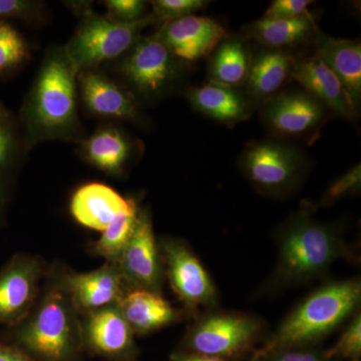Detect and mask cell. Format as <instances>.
<instances>
[{
  "mask_svg": "<svg viewBox=\"0 0 361 361\" xmlns=\"http://www.w3.org/2000/svg\"><path fill=\"white\" fill-rule=\"evenodd\" d=\"M78 73L63 45L45 51L18 121L26 153L44 142L80 144L85 139L78 115Z\"/></svg>",
  "mask_w": 361,
  "mask_h": 361,
  "instance_id": "6da1fadb",
  "label": "cell"
},
{
  "mask_svg": "<svg viewBox=\"0 0 361 361\" xmlns=\"http://www.w3.org/2000/svg\"><path fill=\"white\" fill-rule=\"evenodd\" d=\"M14 345L35 361H82L80 314L54 268L27 317L16 325Z\"/></svg>",
  "mask_w": 361,
  "mask_h": 361,
  "instance_id": "7a4b0ae2",
  "label": "cell"
},
{
  "mask_svg": "<svg viewBox=\"0 0 361 361\" xmlns=\"http://www.w3.org/2000/svg\"><path fill=\"white\" fill-rule=\"evenodd\" d=\"M344 254L345 243L334 225L299 213L285 225L280 236L273 286L301 283L319 276Z\"/></svg>",
  "mask_w": 361,
  "mask_h": 361,
  "instance_id": "3957f363",
  "label": "cell"
},
{
  "mask_svg": "<svg viewBox=\"0 0 361 361\" xmlns=\"http://www.w3.org/2000/svg\"><path fill=\"white\" fill-rule=\"evenodd\" d=\"M360 298L361 285L358 280L325 285L292 311L274 336L256 353L254 358L317 341L348 319L357 308Z\"/></svg>",
  "mask_w": 361,
  "mask_h": 361,
  "instance_id": "277c9868",
  "label": "cell"
},
{
  "mask_svg": "<svg viewBox=\"0 0 361 361\" xmlns=\"http://www.w3.org/2000/svg\"><path fill=\"white\" fill-rule=\"evenodd\" d=\"M82 20L68 44L63 45L78 73L122 58L147 26L157 23L149 13L134 23H118L80 6Z\"/></svg>",
  "mask_w": 361,
  "mask_h": 361,
  "instance_id": "5b68a950",
  "label": "cell"
},
{
  "mask_svg": "<svg viewBox=\"0 0 361 361\" xmlns=\"http://www.w3.org/2000/svg\"><path fill=\"white\" fill-rule=\"evenodd\" d=\"M116 71L123 87L135 99L153 101L163 97L180 77L178 59L171 52L159 32L140 37L118 59Z\"/></svg>",
  "mask_w": 361,
  "mask_h": 361,
  "instance_id": "8992f818",
  "label": "cell"
},
{
  "mask_svg": "<svg viewBox=\"0 0 361 361\" xmlns=\"http://www.w3.org/2000/svg\"><path fill=\"white\" fill-rule=\"evenodd\" d=\"M259 318L241 312H214L198 318L188 330L183 348L185 353L238 357L253 346L262 331Z\"/></svg>",
  "mask_w": 361,
  "mask_h": 361,
  "instance_id": "52a82bcc",
  "label": "cell"
},
{
  "mask_svg": "<svg viewBox=\"0 0 361 361\" xmlns=\"http://www.w3.org/2000/svg\"><path fill=\"white\" fill-rule=\"evenodd\" d=\"M240 164L252 184L270 195L293 189L305 167L300 151L278 140L251 142L242 154Z\"/></svg>",
  "mask_w": 361,
  "mask_h": 361,
  "instance_id": "ba28073f",
  "label": "cell"
},
{
  "mask_svg": "<svg viewBox=\"0 0 361 361\" xmlns=\"http://www.w3.org/2000/svg\"><path fill=\"white\" fill-rule=\"evenodd\" d=\"M159 247L165 276L187 312L196 315L201 307L213 306L215 285L190 247L177 238H161Z\"/></svg>",
  "mask_w": 361,
  "mask_h": 361,
  "instance_id": "9c48e42d",
  "label": "cell"
},
{
  "mask_svg": "<svg viewBox=\"0 0 361 361\" xmlns=\"http://www.w3.org/2000/svg\"><path fill=\"white\" fill-rule=\"evenodd\" d=\"M47 273L39 256L14 255L0 271V325L16 327L27 317L39 298Z\"/></svg>",
  "mask_w": 361,
  "mask_h": 361,
  "instance_id": "30bf717a",
  "label": "cell"
},
{
  "mask_svg": "<svg viewBox=\"0 0 361 361\" xmlns=\"http://www.w3.org/2000/svg\"><path fill=\"white\" fill-rule=\"evenodd\" d=\"M128 292L147 290L161 294L165 278L160 247L151 215L140 209L134 233L118 262Z\"/></svg>",
  "mask_w": 361,
  "mask_h": 361,
  "instance_id": "8fae6325",
  "label": "cell"
},
{
  "mask_svg": "<svg viewBox=\"0 0 361 361\" xmlns=\"http://www.w3.org/2000/svg\"><path fill=\"white\" fill-rule=\"evenodd\" d=\"M84 353L109 361H137L135 334L118 303L80 315Z\"/></svg>",
  "mask_w": 361,
  "mask_h": 361,
  "instance_id": "7c38bea8",
  "label": "cell"
},
{
  "mask_svg": "<svg viewBox=\"0 0 361 361\" xmlns=\"http://www.w3.org/2000/svg\"><path fill=\"white\" fill-rule=\"evenodd\" d=\"M54 268L80 315L118 303L128 292L116 262H106L87 273L75 272L59 265Z\"/></svg>",
  "mask_w": 361,
  "mask_h": 361,
  "instance_id": "4fadbf2b",
  "label": "cell"
},
{
  "mask_svg": "<svg viewBox=\"0 0 361 361\" xmlns=\"http://www.w3.org/2000/svg\"><path fill=\"white\" fill-rule=\"evenodd\" d=\"M78 97L90 115L104 120L141 122L139 102L115 80L97 70L78 73Z\"/></svg>",
  "mask_w": 361,
  "mask_h": 361,
  "instance_id": "5bb4252c",
  "label": "cell"
},
{
  "mask_svg": "<svg viewBox=\"0 0 361 361\" xmlns=\"http://www.w3.org/2000/svg\"><path fill=\"white\" fill-rule=\"evenodd\" d=\"M325 109L306 90H291L271 97L263 111V118L269 129L279 137H305L322 125Z\"/></svg>",
  "mask_w": 361,
  "mask_h": 361,
  "instance_id": "9a60e30c",
  "label": "cell"
},
{
  "mask_svg": "<svg viewBox=\"0 0 361 361\" xmlns=\"http://www.w3.org/2000/svg\"><path fill=\"white\" fill-rule=\"evenodd\" d=\"M158 32L176 58L185 61L206 58L226 39L220 23L195 14L164 23Z\"/></svg>",
  "mask_w": 361,
  "mask_h": 361,
  "instance_id": "2e32d148",
  "label": "cell"
},
{
  "mask_svg": "<svg viewBox=\"0 0 361 361\" xmlns=\"http://www.w3.org/2000/svg\"><path fill=\"white\" fill-rule=\"evenodd\" d=\"M134 141L120 128L104 125L80 142L82 158L113 178H122L135 156Z\"/></svg>",
  "mask_w": 361,
  "mask_h": 361,
  "instance_id": "e0dca14e",
  "label": "cell"
},
{
  "mask_svg": "<svg viewBox=\"0 0 361 361\" xmlns=\"http://www.w3.org/2000/svg\"><path fill=\"white\" fill-rule=\"evenodd\" d=\"M291 78L336 115L346 120L357 116V110L341 80L316 56L296 61Z\"/></svg>",
  "mask_w": 361,
  "mask_h": 361,
  "instance_id": "ac0fdd59",
  "label": "cell"
},
{
  "mask_svg": "<svg viewBox=\"0 0 361 361\" xmlns=\"http://www.w3.org/2000/svg\"><path fill=\"white\" fill-rule=\"evenodd\" d=\"M135 202L134 198H125L108 185L87 183L73 193L70 210L78 224L103 232L118 214L127 211Z\"/></svg>",
  "mask_w": 361,
  "mask_h": 361,
  "instance_id": "d6986e66",
  "label": "cell"
},
{
  "mask_svg": "<svg viewBox=\"0 0 361 361\" xmlns=\"http://www.w3.org/2000/svg\"><path fill=\"white\" fill-rule=\"evenodd\" d=\"M314 37V56L334 71L358 111L361 101L360 42L329 37L318 30Z\"/></svg>",
  "mask_w": 361,
  "mask_h": 361,
  "instance_id": "ffe728a7",
  "label": "cell"
},
{
  "mask_svg": "<svg viewBox=\"0 0 361 361\" xmlns=\"http://www.w3.org/2000/svg\"><path fill=\"white\" fill-rule=\"evenodd\" d=\"M118 306L135 336L152 334L180 318V311L173 307L161 294L151 291L127 292Z\"/></svg>",
  "mask_w": 361,
  "mask_h": 361,
  "instance_id": "44dd1931",
  "label": "cell"
},
{
  "mask_svg": "<svg viewBox=\"0 0 361 361\" xmlns=\"http://www.w3.org/2000/svg\"><path fill=\"white\" fill-rule=\"evenodd\" d=\"M188 101L195 110L226 125L243 122L250 116V104L234 87L212 84L188 90Z\"/></svg>",
  "mask_w": 361,
  "mask_h": 361,
  "instance_id": "7402d4cb",
  "label": "cell"
},
{
  "mask_svg": "<svg viewBox=\"0 0 361 361\" xmlns=\"http://www.w3.org/2000/svg\"><path fill=\"white\" fill-rule=\"evenodd\" d=\"M296 61L282 49H268L251 61L247 78L249 94L255 99H271L292 77Z\"/></svg>",
  "mask_w": 361,
  "mask_h": 361,
  "instance_id": "603a6c76",
  "label": "cell"
},
{
  "mask_svg": "<svg viewBox=\"0 0 361 361\" xmlns=\"http://www.w3.org/2000/svg\"><path fill=\"white\" fill-rule=\"evenodd\" d=\"M317 32L312 16L290 20L262 18L252 23L248 35L269 49H282L301 44Z\"/></svg>",
  "mask_w": 361,
  "mask_h": 361,
  "instance_id": "cb8c5ba5",
  "label": "cell"
},
{
  "mask_svg": "<svg viewBox=\"0 0 361 361\" xmlns=\"http://www.w3.org/2000/svg\"><path fill=\"white\" fill-rule=\"evenodd\" d=\"M251 61L248 49L242 40L223 39L211 63V82L237 89L247 82Z\"/></svg>",
  "mask_w": 361,
  "mask_h": 361,
  "instance_id": "d4e9b609",
  "label": "cell"
},
{
  "mask_svg": "<svg viewBox=\"0 0 361 361\" xmlns=\"http://www.w3.org/2000/svg\"><path fill=\"white\" fill-rule=\"evenodd\" d=\"M140 209L135 201L127 211L118 214L102 232L101 238L90 245L92 253L104 258L106 262L118 263L134 233Z\"/></svg>",
  "mask_w": 361,
  "mask_h": 361,
  "instance_id": "484cf974",
  "label": "cell"
},
{
  "mask_svg": "<svg viewBox=\"0 0 361 361\" xmlns=\"http://www.w3.org/2000/svg\"><path fill=\"white\" fill-rule=\"evenodd\" d=\"M26 155L18 121L11 113L0 115V174L11 179Z\"/></svg>",
  "mask_w": 361,
  "mask_h": 361,
  "instance_id": "4316f807",
  "label": "cell"
},
{
  "mask_svg": "<svg viewBox=\"0 0 361 361\" xmlns=\"http://www.w3.org/2000/svg\"><path fill=\"white\" fill-rule=\"evenodd\" d=\"M30 59V47L9 21H0V78L11 77Z\"/></svg>",
  "mask_w": 361,
  "mask_h": 361,
  "instance_id": "83f0119b",
  "label": "cell"
},
{
  "mask_svg": "<svg viewBox=\"0 0 361 361\" xmlns=\"http://www.w3.org/2000/svg\"><path fill=\"white\" fill-rule=\"evenodd\" d=\"M149 4L153 7L152 14L156 20L168 23L192 16L205 8L209 2L204 0H155Z\"/></svg>",
  "mask_w": 361,
  "mask_h": 361,
  "instance_id": "f1b7e54d",
  "label": "cell"
},
{
  "mask_svg": "<svg viewBox=\"0 0 361 361\" xmlns=\"http://www.w3.org/2000/svg\"><path fill=\"white\" fill-rule=\"evenodd\" d=\"M44 4L33 0H0V21L18 20L35 23L44 20Z\"/></svg>",
  "mask_w": 361,
  "mask_h": 361,
  "instance_id": "f546056e",
  "label": "cell"
},
{
  "mask_svg": "<svg viewBox=\"0 0 361 361\" xmlns=\"http://www.w3.org/2000/svg\"><path fill=\"white\" fill-rule=\"evenodd\" d=\"M361 353V316L356 314L348 329L344 330L339 341L334 348L324 353L327 360L334 357L353 358L357 360Z\"/></svg>",
  "mask_w": 361,
  "mask_h": 361,
  "instance_id": "4dcf8cb0",
  "label": "cell"
},
{
  "mask_svg": "<svg viewBox=\"0 0 361 361\" xmlns=\"http://www.w3.org/2000/svg\"><path fill=\"white\" fill-rule=\"evenodd\" d=\"M111 20L118 23H134L147 14V2L142 0H106L103 2Z\"/></svg>",
  "mask_w": 361,
  "mask_h": 361,
  "instance_id": "1f68e13d",
  "label": "cell"
},
{
  "mask_svg": "<svg viewBox=\"0 0 361 361\" xmlns=\"http://www.w3.org/2000/svg\"><path fill=\"white\" fill-rule=\"evenodd\" d=\"M361 185L360 165L355 166L348 173L332 183L322 198L323 205H330L344 197L360 191Z\"/></svg>",
  "mask_w": 361,
  "mask_h": 361,
  "instance_id": "d6a6232c",
  "label": "cell"
},
{
  "mask_svg": "<svg viewBox=\"0 0 361 361\" xmlns=\"http://www.w3.org/2000/svg\"><path fill=\"white\" fill-rule=\"evenodd\" d=\"M314 1L310 0H275L266 11L264 18L268 20H290L310 16L308 7Z\"/></svg>",
  "mask_w": 361,
  "mask_h": 361,
  "instance_id": "836d02e7",
  "label": "cell"
},
{
  "mask_svg": "<svg viewBox=\"0 0 361 361\" xmlns=\"http://www.w3.org/2000/svg\"><path fill=\"white\" fill-rule=\"evenodd\" d=\"M254 361H330L325 357L324 353H318L310 350H291L281 349L268 355L254 358Z\"/></svg>",
  "mask_w": 361,
  "mask_h": 361,
  "instance_id": "e575fe53",
  "label": "cell"
},
{
  "mask_svg": "<svg viewBox=\"0 0 361 361\" xmlns=\"http://www.w3.org/2000/svg\"><path fill=\"white\" fill-rule=\"evenodd\" d=\"M0 361H35L27 353L21 350L14 344H4L0 342Z\"/></svg>",
  "mask_w": 361,
  "mask_h": 361,
  "instance_id": "d590c367",
  "label": "cell"
},
{
  "mask_svg": "<svg viewBox=\"0 0 361 361\" xmlns=\"http://www.w3.org/2000/svg\"><path fill=\"white\" fill-rule=\"evenodd\" d=\"M11 178L0 174V225L6 220L7 208L11 200Z\"/></svg>",
  "mask_w": 361,
  "mask_h": 361,
  "instance_id": "8d00e7d4",
  "label": "cell"
},
{
  "mask_svg": "<svg viewBox=\"0 0 361 361\" xmlns=\"http://www.w3.org/2000/svg\"><path fill=\"white\" fill-rule=\"evenodd\" d=\"M171 361H228L215 356L196 355V353L178 351L171 355Z\"/></svg>",
  "mask_w": 361,
  "mask_h": 361,
  "instance_id": "74e56055",
  "label": "cell"
},
{
  "mask_svg": "<svg viewBox=\"0 0 361 361\" xmlns=\"http://www.w3.org/2000/svg\"><path fill=\"white\" fill-rule=\"evenodd\" d=\"M11 113L6 106H4V104H2V102L0 101V115H6V114Z\"/></svg>",
  "mask_w": 361,
  "mask_h": 361,
  "instance_id": "f35d334b",
  "label": "cell"
},
{
  "mask_svg": "<svg viewBox=\"0 0 361 361\" xmlns=\"http://www.w3.org/2000/svg\"><path fill=\"white\" fill-rule=\"evenodd\" d=\"M355 361H358V360H355Z\"/></svg>",
  "mask_w": 361,
  "mask_h": 361,
  "instance_id": "ab89813d",
  "label": "cell"
}]
</instances>
